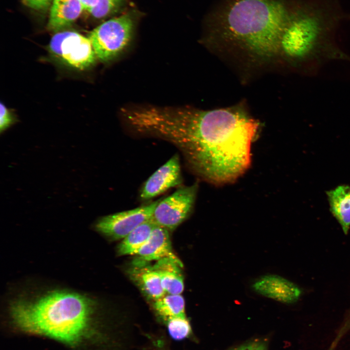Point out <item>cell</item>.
Segmentation results:
<instances>
[{
  "label": "cell",
  "instance_id": "obj_1",
  "mask_svg": "<svg viewBox=\"0 0 350 350\" xmlns=\"http://www.w3.org/2000/svg\"><path fill=\"white\" fill-rule=\"evenodd\" d=\"M133 125L138 133L174 145L192 171L215 185L233 182L247 170L259 128L256 120L238 107H139Z\"/></svg>",
  "mask_w": 350,
  "mask_h": 350
},
{
  "label": "cell",
  "instance_id": "obj_2",
  "mask_svg": "<svg viewBox=\"0 0 350 350\" xmlns=\"http://www.w3.org/2000/svg\"><path fill=\"white\" fill-rule=\"evenodd\" d=\"M291 0H226L209 18L212 36L268 58L280 51Z\"/></svg>",
  "mask_w": 350,
  "mask_h": 350
},
{
  "label": "cell",
  "instance_id": "obj_3",
  "mask_svg": "<svg viewBox=\"0 0 350 350\" xmlns=\"http://www.w3.org/2000/svg\"><path fill=\"white\" fill-rule=\"evenodd\" d=\"M91 311L92 303L86 297L60 291L34 302L16 301L11 306L12 317L23 330L68 344L81 338Z\"/></svg>",
  "mask_w": 350,
  "mask_h": 350
},
{
  "label": "cell",
  "instance_id": "obj_4",
  "mask_svg": "<svg viewBox=\"0 0 350 350\" xmlns=\"http://www.w3.org/2000/svg\"><path fill=\"white\" fill-rule=\"evenodd\" d=\"M336 32L330 27L308 24L289 17L280 51L300 72L309 76L315 75L330 61L350 62V56L336 42Z\"/></svg>",
  "mask_w": 350,
  "mask_h": 350
},
{
  "label": "cell",
  "instance_id": "obj_5",
  "mask_svg": "<svg viewBox=\"0 0 350 350\" xmlns=\"http://www.w3.org/2000/svg\"><path fill=\"white\" fill-rule=\"evenodd\" d=\"M134 22L131 16L123 14L105 21L89 32V39L97 59L107 62L119 54L129 42Z\"/></svg>",
  "mask_w": 350,
  "mask_h": 350
},
{
  "label": "cell",
  "instance_id": "obj_6",
  "mask_svg": "<svg viewBox=\"0 0 350 350\" xmlns=\"http://www.w3.org/2000/svg\"><path fill=\"white\" fill-rule=\"evenodd\" d=\"M48 49L54 59L78 70L91 67L97 59L88 37L74 31L56 33L52 37Z\"/></svg>",
  "mask_w": 350,
  "mask_h": 350
},
{
  "label": "cell",
  "instance_id": "obj_7",
  "mask_svg": "<svg viewBox=\"0 0 350 350\" xmlns=\"http://www.w3.org/2000/svg\"><path fill=\"white\" fill-rule=\"evenodd\" d=\"M197 184L178 188L170 195L159 200L151 219L169 230L179 226L190 214L194 206Z\"/></svg>",
  "mask_w": 350,
  "mask_h": 350
},
{
  "label": "cell",
  "instance_id": "obj_8",
  "mask_svg": "<svg viewBox=\"0 0 350 350\" xmlns=\"http://www.w3.org/2000/svg\"><path fill=\"white\" fill-rule=\"evenodd\" d=\"M158 201L103 217L95 224L96 229L112 239H123L138 226L151 218Z\"/></svg>",
  "mask_w": 350,
  "mask_h": 350
},
{
  "label": "cell",
  "instance_id": "obj_9",
  "mask_svg": "<svg viewBox=\"0 0 350 350\" xmlns=\"http://www.w3.org/2000/svg\"><path fill=\"white\" fill-rule=\"evenodd\" d=\"M182 181L179 157L175 154L145 181L140 191V198L149 200L180 185Z\"/></svg>",
  "mask_w": 350,
  "mask_h": 350
},
{
  "label": "cell",
  "instance_id": "obj_10",
  "mask_svg": "<svg viewBox=\"0 0 350 350\" xmlns=\"http://www.w3.org/2000/svg\"><path fill=\"white\" fill-rule=\"evenodd\" d=\"M253 287L264 296L287 303L297 301L302 292L295 284L275 275L261 277L254 283Z\"/></svg>",
  "mask_w": 350,
  "mask_h": 350
},
{
  "label": "cell",
  "instance_id": "obj_11",
  "mask_svg": "<svg viewBox=\"0 0 350 350\" xmlns=\"http://www.w3.org/2000/svg\"><path fill=\"white\" fill-rule=\"evenodd\" d=\"M136 255L143 262L158 261L164 258L180 261L172 250L169 230L157 225Z\"/></svg>",
  "mask_w": 350,
  "mask_h": 350
},
{
  "label": "cell",
  "instance_id": "obj_12",
  "mask_svg": "<svg viewBox=\"0 0 350 350\" xmlns=\"http://www.w3.org/2000/svg\"><path fill=\"white\" fill-rule=\"evenodd\" d=\"M84 10L80 0H53L51 7L47 28L55 33L75 21Z\"/></svg>",
  "mask_w": 350,
  "mask_h": 350
},
{
  "label": "cell",
  "instance_id": "obj_13",
  "mask_svg": "<svg viewBox=\"0 0 350 350\" xmlns=\"http://www.w3.org/2000/svg\"><path fill=\"white\" fill-rule=\"evenodd\" d=\"M159 275L162 287L166 294H181L184 290V281L180 261L170 258L158 260L152 266Z\"/></svg>",
  "mask_w": 350,
  "mask_h": 350
},
{
  "label": "cell",
  "instance_id": "obj_14",
  "mask_svg": "<svg viewBox=\"0 0 350 350\" xmlns=\"http://www.w3.org/2000/svg\"><path fill=\"white\" fill-rule=\"evenodd\" d=\"M326 194L331 212L347 234L350 228V186L339 185Z\"/></svg>",
  "mask_w": 350,
  "mask_h": 350
},
{
  "label": "cell",
  "instance_id": "obj_15",
  "mask_svg": "<svg viewBox=\"0 0 350 350\" xmlns=\"http://www.w3.org/2000/svg\"><path fill=\"white\" fill-rule=\"evenodd\" d=\"M130 276L141 290L154 300L166 294L159 275L152 266L139 265L131 270Z\"/></svg>",
  "mask_w": 350,
  "mask_h": 350
},
{
  "label": "cell",
  "instance_id": "obj_16",
  "mask_svg": "<svg viewBox=\"0 0 350 350\" xmlns=\"http://www.w3.org/2000/svg\"><path fill=\"white\" fill-rule=\"evenodd\" d=\"M156 225L151 218L138 226L122 239L118 247V253L120 255H136L148 241Z\"/></svg>",
  "mask_w": 350,
  "mask_h": 350
},
{
  "label": "cell",
  "instance_id": "obj_17",
  "mask_svg": "<svg viewBox=\"0 0 350 350\" xmlns=\"http://www.w3.org/2000/svg\"><path fill=\"white\" fill-rule=\"evenodd\" d=\"M154 308L162 322L173 318H187L185 314V301L180 294H168L156 300Z\"/></svg>",
  "mask_w": 350,
  "mask_h": 350
},
{
  "label": "cell",
  "instance_id": "obj_18",
  "mask_svg": "<svg viewBox=\"0 0 350 350\" xmlns=\"http://www.w3.org/2000/svg\"><path fill=\"white\" fill-rule=\"evenodd\" d=\"M168 332L174 339L182 340L189 338L192 335V329L187 318H173L165 325Z\"/></svg>",
  "mask_w": 350,
  "mask_h": 350
},
{
  "label": "cell",
  "instance_id": "obj_19",
  "mask_svg": "<svg viewBox=\"0 0 350 350\" xmlns=\"http://www.w3.org/2000/svg\"><path fill=\"white\" fill-rule=\"evenodd\" d=\"M124 0H96L94 7L89 12L96 18H105L115 11Z\"/></svg>",
  "mask_w": 350,
  "mask_h": 350
},
{
  "label": "cell",
  "instance_id": "obj_20",
  "mask_svg": "<svg viewBox=\"0 0 350 350\" xmlns=\"http://www.w3.org/2000/svg\"><path fill=\"white\" fill-rule=\"evenodd\" d=\"M0 132L2 133L15 122V118L10 109L0 103Z\"/></svg>",
  "mask_w": 350,
  "mask_h": 350
},
{
  "label": "cell",
  "instance_id": "obj_21",
  "mask_svg": "<svg viewBox=\"0 0 350 350\" xmlns=\"http://www.w3.org/2000/svg\"><path fill=\"white\" fill-rule=\"evenodd\" d=\"M27 7L35 10L44 11L51 7L53 0H21Z\"/></svg>",
  "mask_w": 350,
  "mask_h": 350
},
{
  "label": "cell",
  "instance_id": "obj_22",
  "mask_svg": "<svg viewBox=\"0 0 350 350\" xmlns=\"http://www.w3.org/2000/svg\"><path fill=\"white\" fill-rule=\"evenodd\" d=\"M230 350H267V347L264 342L255 341L244 344Z\"/></svg>",
  "mask_w": 350,
  "mask_h": 350
},
{
  "label": "cell",
  "instance_id": "obj_23",
  "mask_svg": "<svg viewBox=\"0 0 350 350\" xmlns=\"http://www.w3.org/2000/svg\"><path fill=\"white\" fill-rule=\"evenodd\" d=\"M152 346L154 350H171L167 339L164 337H158L154 340Z\"/></svg>",
  "mask_w": 350,
  "mask_h": 350
},
{
  "label": "cell",
  "instance_id": "obj_24",
  "mask_svg": "<svg viewBox=\"0 0 350 350\" xmlns=\"http://www.w3.org/2000/svg\"><path fill=\"white\" fill-rule=\"evenodd\" d=\"M84 10L89 12L95 6L96 0H80Z\"/></svg>",
  "mask_w": 350,
  "mask_h": 350
},
{
  "label": "cell",
  "instance_id": "obj_25",
  "mask_svg": "<svg viewBox=\"0 0 350 350\" xmlns=\"http://www.w3.org/2000/svg\"><path fill=\"white\" fill-rule=\"evenodd\" d=\"M349 319L350 320V316Z\"/></svg>",
  "mask_w": 350,
  "mask_h": 350
}]
</instances>
